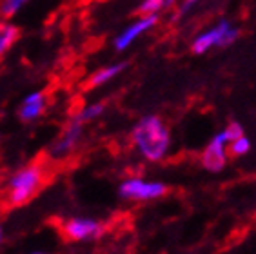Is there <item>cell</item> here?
<instances>
[{
	"label": "cell",
	"mask_w": 256,
	"mask_h": 254,
	"mask_svg": "<svg viewBox=\"0 0 256 254\" xmlns=\"http://www.w3.org/2000/svg\"><path fill=\"white\" fill-rule=\"evenodd\" d=\"M158 15H138L136 20H133L128 28H124L113 40V46L116 51H126L136 42L138 38H142L144 34H148L149 31H153L158 26Z\"/></svg>",
	"instance_id": "7"
},
{
	"label": "cell",
	"mask_w": 256,
	"mask_h": 254,
	"mask_svg": "<svg viewBox=\"0 0 256 254\" xmlns=\"http://www.w3.org/2000/svg\"><path fill=\"white\" fill-rule=\"evenodd\" d=\"M128 68V64L126 62H114V64H109V66H104V68L96 69L88 80V88H102L106 84L113 82L116 76L126 71Z\"/></svg>",
	"instance_id": "10"
},
{
	"label": "cell",
	"mask_w": 256,
	"mask_h": 254,
	"mask_svg": "<svg viewBox=\"0 0 256 254\" xmlns=\"http://www.w3.org/2000/svg\"><path fill=\"white\" fill-rule=\"evenodd\" d=\"M20 36V30L8 20H0V58L10 51Z\"/></svg>",
	"instance_id": "11"
},
{
	"label": "cell",
	"mask_w": 256,
	"mask_h": 254,
	"mask_svg": "<svg viewBox=\"0 0 256 254\" xmlns=\"http://www.w3.org/2000/svg\"><path fill=\"white\" fill-rule=\"evenodd\" d=\"M30 254H51V252H46V250H34V252H30Z\"/></svg>",
	"instance_id": "18"
},
{
	"label": "cell",
	"mask_w": 256,
	"mask_h": 254,
	"mask_svg": "<svg viewBox=\"0 0 256 254\" xmlns=\"http://www.w3.org/2000/svg\"><path fill=\"white\" fill-rule=\"evenodd\" d=\"M166 8V0H142L138 6V15H160Z\"/></svg>",
	"instance_id": "13"
},
{
	"label": "cell",
	"mask_w": 256,
	"mask_h": 254,
	"mask_svg": "<svg viewBox=\"0 0 256 254\" xmlns=\"http://www.w3.org/2000/svg\"><path fill=\"white\" fill-rule=\"evenodd\" d=\"M168 194V186L160 180L129 176L120 182L118 196L126 202H153Z\"/></svg>",
	"instance_id": "5"
},
{
	"label": "cell",
	"mask_w": 256,
	"mask_h": 254,
	"mask_svg": "<svg viewBox=\"0 0 256 254\" xmlns=\"http://www.w3.org/2000/svg\"><path fill=\"white\" fill-rule=\"evenodd\" d=\"M60 230L69 242H91L102 236L104 224L89 216H71L62 222Z\"/></svg>",
	"instance_id": "6"
},
{
	"label": "cell",
	"mask_w": 256,
	"mask_h": 254,
	"mask_svg": "<svg viewBox=\"0 0 256 254\" xmlns=\"http://www.w3.org/2000/svg\"><path fill=\"white\" fill-rule=\"evenodd\" d=\"M240 36V30L232 24L229 18H222L209 26L207 30L200 31V33L192 38L191 49L194 54H206L212 49H222L229 48L234 44Z\"/></svg>",
	"instance_id": "4"
},
{
	"label": "cell",
	"mask_w": 256,
	"mask_h": 254,
	"mask_svg": "<svg viewBox=\"0 0 256 254\" xmlns=\"http://www.w3.org/2000/svg\"><path fill=\"white\" fill-rule=\"evenodd\" d=\"M82 136H84V122H80L78 118L73 116L69 120L68 126H66L64 131H62V134L51 146L50 149L51 158H54V160H64V158H68L78 147Z\"/></svg>",
	"instance_id": "8"
},
{
	"label": "cell",
	"mask_w": 256,
	"mask_h": 254,
	"mask_svg": "<svg viewBox=\"0 0 256 254\" xmlns=\"http://www.w3.org/2000/svg\"><path fill=\"white\" fill-rule=\"evenodd\" d=\"M242 134H246V132H244V127L238 122L227 124L222 131H218L211 138V142L204 147L202 154H200V162H202L204 169L209 172L224 171L227 166V160H229V144Z\"/></svg>",
	"instance_id": "3"
},
{
	"label": "cell",
	"mask_w": 256,
	"mask_h": 254,
	"mask_svg": "<svg viewBox=\"0 0 256 254\" xmlns=\"http://www.w3.org/2000/svg\"><path fill=\"white\" fill-rule=\"evenodd\" d=\"M46 108H48V96H46V93L44 91H34V93H30L22 100L18 108V118L26 124L34 122V120H38L44 114Z\"/></svg>",
	"instance_id": "9"
},
{
	"label": "cell",
	"mask_w": 256,
	"mask_h": 254,
	"mask_svg": "<svg viewBox=\"0 0 256 254\" xmlns=\"http://www.w3.org/2000/svg\"><path fill=\"white\" fill-rule=\"evenodd\" d=\"M200 2H202V0H182V2H178L176 16H188L191 11H194V8H196Z\"/></svg>",
	"instance_id": "16"
},
{
	"label": "cell",
	"mask_w": 256,
	"mask_h": 254,
	"mask_svg": "<svg viewBox=\"0 0 256 254\" xmlns=\"http://www.w3.org/2000/svg\"><path fill=\"white\" fill-rule=\"evenodd\" d=\"M131 144L146 162L158 164L166 160L171 151V131L164 118L158 114H146L131 129Z\"/></svg>",
	"instance_id": "1"
},
{
	"label": "cell",
	"mask_w": 256,
	"mask_h": 254,
	"mask_svg": "<svg viewBox=\"0 0 256 254\" xmlns=\"http://www.w3.org/2000/svg\"><path fill=\"white\" fill-rule=\"evenodd\" d=\"M30 0H2L0 2V18H11L15 16Z\"/></svg>",
	"instance_id": "14"
},
{
	"label": "cell",
	"mask_w": 256,
	"mask_h": 254,
	"mask_svg": "<svg viewBox=\"0 0 256 254\" xmlns=\"http://www.w3.org/2000/svg\"><path fill=\"white\" fill-rule=\"evenodd\" d=\"M249 151H251V140H249L246 134L234 138V140L229 144V154H231V156H246Z\"/></svg>",
	"instance_id": "15"
},
{
	"label": "cell",
	"mask_w": 256,
	"mask_h": 254,
	"mask_svg": "<svg viewBox=\"0 0 256 254\" xmlns=\"http://www.w3.org/2000/svg\"><path fill=\"white\" fill-rule=\"evenodd\" d=\"M104 111H106V104L104 102H93V104H88V106H84V108L80 109L74 116L78 118L80 122H93V120H96V118H100L104 114Z\"/></svg>",
	"instance_id": "12"
},
{
	"label": "cell",
	"mask_w": 256,
	"mask_h": 254,
	"mask_svg": "<svg viewBox=\"0 0 256 254\" xmlns=\"http://www.w3.org/2000/svg\"><path fill=\"white\" fill-rule=\"evenodd\" d=\"M44 178L46 171L40 164H28L16 169L6 182V204L10 207L28 206L44 187Z\"/></svg>",
	"instance_id": "2"
},
{
	"label": "cell",
	"mask_w": 256,
	"mask_h": 254,
	"mask_svg": "<svg viewBox=\"0 0 256 254\" xmlns=\"http://www.w3.org/2000/svg\"><path fill=\"white\" fill-rule=\"evenodd\" d=\"M6 238V230H4V224H2V218H0V245L4 244Z\"/></svg>",
	"instance_id": "17"
}]
</instances>
